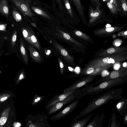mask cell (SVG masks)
I'll return each instance as SVG.
<instances>
[{"label":"cell","mask_w":127,"mask_h":127,"mask_svg":"<svg viewBox=\"0 0 127 127\" xmlns=\"http://www.w3.org/2000/svg\"><path fill=\"white\" fill-rule=\"evenodd\" d=\"M8 95H5L1 97L0 99V101L1 102L3 101L6 100L8 97Z\"/></svg>","instance_id":"34"},{"label":"cell","mask_w":127,"mask_h":127,"mask_svg":"<svg viewBox=\"0 0 127 127\" xmlns=\"http://www.w3.org/2000/svg\"><path fill=\"white\" fill-rule=\"evenodd\" d=\"M64 37L67 40L69 39L70 38V36L68 34L66 33H64L63 34Z\"/></svg>","instance_id":"37"},{"label":"cell","mask_w":127,"mask_h":127,"mask_svg":"<svg viewBox=\"0 0 127 127\" xmlns=\"http://www.w3.org/2000/svg\"><path fill=\"white\" fill-rule=\"evenodd\" d=\"M120 65L119 63H116L114 65L113 67L114 69L116 70H118L120 68Z\"/></svg>","instance_id":"32"},{"label":"cell","mask_w":127,"mask_h":127,"mask_svg":"<svg viewBox=\"0 0 127 127\" xmlns=\"http://www.w3.org/2000/svg\"><path fill=\"white\" fill-rule=\"evenodd\" d=\"M20 51L22 55L24 61L27 63V56L25 48L23 44V40L22 39H21L20 41Z\"/></svg>","instance_id":"18"},{"label":"cell","mask_w":127,"mask_h":127,"mask_svg":"<svg viewBox=\"0 0 127 127\" xmlns=\"http://www.w3.org/2000/svg\"><path fill=\"white\" fill-rule=\"evenodd\" d=\"M10 111V108H6L3 112L0 118V127H2L6 122Z\"/></svg>","instance_id":"13"},{"label":"cell","mask_w":127,"mask_h":127,"mask_svg":"<svg viewBox=\"0 0 127 127\" xmlns=\"http://www.w3.org/2000/svg\"><path fill=\"white\" fill-rule=\"evenodd\" d=\"M33 55L35 57H38L39 56L38 53L36 51H34L33 53Z\"/></svg>","instance_id":"41"},{"label":"cell","mask_w":127,"mask_h":127,"mask_svg":"<svg viewBox=\"0 0 127 127\" xmlns=\"http://www.w3.org/2000/svg\"><path fill=\"white\" fill-rule=\"evenodd\" d=\"M124 116V124L127 125V111L126 112Z\"/></svg>","instance_id":"36"},{"label":"cell","mask_w":127,"mask_h":127,"mask_svg":"<svg viewBox=\"0 0 127 127\" xmlns=\"http://www.w3.org/2000/svg\"><path fill=\"white\" fill-rule=\"evenodd\" d=\"M105 116L103 114L100 116L97 115L86 127H102Z\"/></svg>","instance_id":"10"},{"label":"cell","mask_w":127,"mask_h":127,"mask_svg":"<svg viewBox=\"0 0 127 127\" xmlns=\"http://www.w3.org/2000/svg\"><path fill=\"white\" fill-rule=\"evenodd\" d=\"M22 33L24 38H26L27 37L28 33L27 31L26 30L24 29H23Z\"/></svg>","instance_id":"29"},{"label":"cell","mask_w":127,"mask_h":127,"mask_svg":"<svg viewBox=\"0 0 127 127\" xmlns=\"http://www.w3.org/2000/svg\"><path fill=\"white\" fill-rule=\"evenodd\" d=\"M24 78V75L23 72L21 73L19 75L18 79L17 82H19L20 81Z\"/></svg>","instance_id":"31"},{"label":"cell","mask_w":127,"mask_h":127,"mask_svg":"<svg viewBox=\"0 0 127 127\" xmlns=\"http://www.w3.org/2000/svg\"><path fill=\"white\" fill-rule=\"evenodd\" d=\"M116 109L121 116H123L127 111V99L125 98H121L116 103Z\"/></svg>","instance_id":"9"},{"label":"cell","mask_w":127,"mask_h":127,"mask_svg":"<svg viewBox=\"0 0 127 127\" xmlns=\"http://www.w3.org/2000/svg\"><path fill=\"white\" fill-rule=\"evenodd\" d=\"M17 32L16 31H15L13 33L11 37V43L13 47L14 46L17 39Z\"/></svg>","instance_id":"22"},{"label":"cell","mask_w":127,"mask_h":127,"mask_svg":"<svg viewBox=\"0 0 127 127\" xmlns=\"http://www.w3.org/2000/svg\"><path fill=\"white\" fill-rule=\"evenodd\" d=\"M101 75L103 77H106L110 74V73L106 69L103 70L101 72Z\"/></svg>","instance_id":"25"},{"label":"cell","mask_w":127,"mask_h":127,"mask_svg":"<svg viewBox=\"0 0 127 127\" xmlns=\"http://www.w3.org/2000/svg\"><path fill=\"white\" fill-rule=\"evenodd\" d=\"M111 26V25L109 24H107L106 26V28H107L108 27H110Z\"/></svg>","instance_id":"47"},{"label":"cell","mask_w":127,"mask_h":127,"mask_svg":"<svg viewBox=\"0 0 127 127\" xmlns=\"http://www.w3.org/2000/svg\"><path fill=\"white\" fill-rule=\"evenodd\" d=\"M0 12L6 17H8L9 9L6 0H0Z\"/></svg>","instance_id":"12"},{"label":"cell","mask_w":127,"mask_h":127,"mask_svg":"<svg viewBox=\"0 0 127 127\" xmlns=\"http://www.w3.org/2000/svg\"><path fill=\"white\" fill-rule=\"evenodd\" d=\"M115 29V28L112 27H110L105 29V31L108 32H111L113 31Z\"/></svg>","instance_id":"28"},{"label":"cell","mask_w":127,"mask_h":127,"mask_svg":"<svg viewBox=\"0 0 127 127\" xmlns=\"http://www.w3.org/2000/svg\"><path fill=\"white\" fill-rule=\"evenodd\" d=\"M45 97L44 96H41L35 94L32 102V106H35L42 101Z\"/></svg>","instance_id":"16"},{"label":"cell","mask_w":127,"mask_h":127,"mask_svg":"<svg viewBox=\"0 0 127 127\" xmlns=\"http://www.w3.org/2000/svg\"><path fill=\"white\" fill-rule=\"evenodd\" d=\"M81 93V90L79 89H76L74 92L65 99L55 103L47 109L48 115H51L56 112L66 105L76 99H80L82 97Z\"/></svg>","instance_id":"3"},{"label":"cell","mask_w":127,"mask_h":127,"mask_svg":"<svg viewBox=\"0 0 127 127\" xmlns=\"http://www.w3.org/2000/svg\"><path fill=\"white\" fill-rule=\"evenodd\" d=\"M1 53L0 52V55H1Z\"/></svg>","instance_id":"51"},{"label":"cell","mask_w":127,"mask_h":127,"mask_svg":"<svg viewBox=\"0 0 127 127\" xmlns=\"http://www.w3.org/2000/svg\"><path fill=\"white\" fill-rule=\"evenodd\" d=\"M122 7L125 13L127 14V5L126 0H121Z\"/></svg>","instance_id":"23"},{"label":"cell","mask_w":127,"mask_h":127,"mask_svg":"<svg viewBox=\"0 0 127 127\" xmlns=\"http://www.w3.org/2000/svg\"><path fill=\"white\" fill-rule=\"evenodd\" d=\"M60 66L61 68H62L64 67V65L62 62L60 63Z\"/></svg>","instance_id":"43"},{"label":"cell","mask_w":127,"mask_h":127,"mask_svg":"<svg viewBox=\"0 0 127 127\" xmlns=\"http://www.w3.org/2000/svg\"><path fill=\"white\" fill-rule=\"evenodd\" d=\"M127 72L123 70L113 71L109 75L99 79L93 84V85L97 84L105 81L118 78L123 77L127 75Z\"/></svg>","instance_id":"7"},{"label":"cell","mask_w":127,"mask_h":127,"mask_svg":"<svg viewBox=\"0 0 127 127\" xmlns=\"http://www.w3.org/2000/svg\"><path fill=\"white\" fill-rule=\"evenodd\" d=\"M115 50L113 48H111L108 49L107 50V52L109 54H112L115 52Z\"/></svg>","instance_id":"30"},{"label":"cell","mask_w":127,"mask_h":127,"mask_svg":"<svg viewBox=\"0 0 127 127\" xmlns=\"http://www.w3.org/2000/svg\"><path fill=\"white\" fill-rule=\"evenodd\" d=\"M31 8L36 14L45 18H50L49 15L41 9L34 6H32Z\"/></svg>","instance_id":"15"},{"label":"cell","mask_w":127,"mask_h":127,"mask_svg":"<svg viewBox=\"0 0 127 127\" xmlns=\"http://www.w3.org/2000/svg\"><path fill=\"white\" fill-rule=\"evenodd\" d=\"M72 0L75 4L79 13L82 16H83V11L80 0Z\"/></svg>","instance_id":"17"},{"label":"cell","mask_w":127,"mask_h":127,"mask_svg":"<svg viewBox=\"0 0 127 127\" xmlns=\"http://www.w3.org/2000/svg\"><path fill=\"white\" fill-rule=\"evenodd\" d=\"M57 1L59 2V4H60V6H61V9H62V5H61V3H60V0H57Z\"/></svg>","instance_id":"49"},{"label":"cell","mask_w":127,"mask_h":127,"mask_svg":"<svg viewBox=\"0 0 127 127\" xmlns=\"http://www.w3.org/2000/svg\"><path fill=\"white\" fill-rule=\"evenodd\" d=\"M61 53L64 56H66L67 54V52L64 49H62L61 50Z\"/></svg>","instance_id":"35"},{"label":"cell","mask_w":127,"mask_h":127,"mask_svg":"<svg viewBox=\"0 0 127 127\" xmlns=\"http://www.w3.org/2000/svg\"><path fill=\"white\" fill-rule=\"evenodd\" d=\"M31 24L34 27H35L36 26V25L34 23H31Z\"/></svg>","instance_id":"48"},{"label":"cell","mask_w":127,"mask_h":127,"mask_svg":"<svg viewBox=\"0 0 127 127\" xmlns=\"http://www.w3.org/2000/svg\"><path fill=\"white\" fill-rule=\"evenodd\" d=\"M127 66V63L126 62L124 63L123 64V66L124 67H126Z\"/></svg>","instance_id":"44"},{"label":"cell","mask_w":127,"mask_h":127,"mask_svg":"<svg viewBox=\"0 0 127 127\" xmlns=\"http://www.w3.org/2000/svg\"><path fill=\"white\" fill-rule=\"evenodd\" d=\"M51 51L50 50H48L47 52L46 53V54L47 55H49Z\"/></svg>","instance_id":"46"},{"label":"cell","mask_w":127,"mask_h":127,"mask_svg":"<svg viewBox=\"0 0 127 127\" xmlns=\"http://www.w3.org/2000/svg\"><path fill=\"white\" fill-rule=\"evenodd\" d=\"M68 68L69 70L70 71H73V69L72 68L70 67H68Z\"/></svg>","instance_id":"45"},{"label":"cell","mask_w":127,"mask_h":127,"mask_svg":"<svg viewBox=\"0 0 127 127\" xmlns=\"http://www.w3.org/2000/svg\"><path fill=\"white\" fill-rule=\"evenodd\" d=\"M110 2L112 3L115 7L119 10V7L117 0H109Z\"/></svg>","instance_id":"26"},{"label":"cell","mask_w":127,"mask_h":127,"mask_svg":"<svg viewBox=\"0 0 127 127\" xmlns=\"http://www.w3.org/2000/svg\"><path fill=\"white\" fill-rule=\"evenodd\" d=\"M99 13L98 12H92L90 14V17L92 18V20L95 19L96 18L98 17L99 15Z\"/></svg>","instance_id":"24"},{"label":"cell","mask_w":127,"mask_h":127,"mask_svg":"<svg viewBox=\"0 0 127 127\" xmlns=\"http://www.w3.org/2000/svg\"><path fill=\"white\" fill-rule=\"evenodd\" d=\"M12 14L14 18L17 22L21 21L22 20V17L20 14L17 11L14 10L12 11Z\"/></svg>","instance_id":"21"},{"label":"cell","mask_w":127,"mask_h":127,"mask_svg":"<svg viewBox=\"0 0 127 127\" xmlns=\"http://www.w3.org/2000/svg\"><path fill=\"white\" fill-rule=\"evenodd\" d=\"M122 78H118L103 82L97 86L93 87V83L86 85L81 91L82 97L88 94L93 95L107 90L125 82Z\"/></svg>","instance_id":"2"},{"label":"cell","mask_w":127,"mask_h":127,"mask_svg":"<svg viewBox=\"0 0 127 127\" xmlns=\"http://www.w3.org/2000/svg\"><path fill=\"white\" fill-rule=\"evenodd\" d=\"M93 113H91L82 120L78 121H73L70 127H84L88 123L92 116Z\"/></svg>","instance_id":"11"},{"label":"cell","mask_w":127,"mask_h":127,"mask_svg":"<svg viewBox=\"0 0 127 127\" xmlns=\"http://www.w3.org/2000/svg\"><path fill=\"white\" fill-rule=\"evenodd\" d=\"M120 123L117 120L116 115L115 113H113L109 121L108 127H119Z\"/></svg>","instance_id":"14"},{"label":"cell","mask_w":127,"mask_h":127,"mask_svg":"<svg viewBox=\"0 0 127 127\" xmlns=\"http://www.w3.org/2000/svg\"><path fill=\"white\" fill-rule=\"evenodd\" d=\"M1 73V71L0 70V73Z\"/></svg>","instance_id":"52"},{"label":"cell","mask_w":127,"mask_h":127,"mask_svg":"<svg viewBox=\"0 0 127 127\" xmlns=\"http://www.w3.org/2000/svg\"><path fill=\"white\" fill-rule=\"evenodd\" d=\"M75 71L78 73H79L80 72V69L79 67H76L75 69Z\"/></svg>","instance_id":"42"},{"label":"cell","mask_w":127,"mask_h":127,"mask_svg":"<svg viewBox=\"0 0 127 127\" xmlns=\"http://www.w3.org/2000/svg\"><path fill=\"white\" fill-rule=\"evenodd\" d=\"M6 24H0V30L5 31H6Z\"/></svg>","instance_id":"27"},{"label":"cell","mask_w":127,"mask_h":127,"mask_svg":"<svg viewBox=\"0 0 127 127\" xmlns=\"http://www.w3.org/2000/svg\"><path fill=\"white\" fill-rule=\"evenodd\" d=\"M75 34L78 36H80L82 35V33L80 31H78L75 32Z\"/></svg>","instance_id":"40"},{"label":"cell","mask_w":127,"mask_h":127,"mask_svg":"<svg viewBox=\"0 0 127 127\" xmlns=\"http://www.w3.org/2000/svg\"><path fill=\"white\" fill-rule=\"evenodd\" d=\"M77 98L66 107L57 114L51 117V119L56 121L61 119L71 113L77 106L80 100Z\"/></svg>","instance_id":"4"},{"label":"cell","mask_w":127,"mask_h":127,"mask_svg":"<svg viewBox=\"0 0 127 127\" xmlns=\"http://www.w3.org/2000/svg\"><path fill=\"white\" fill-rule=\"evenodd\" d=\"M76 90H72L68 92H63L62 93L55 96L47 103L45 109H48L55 103L63 100L74 92Z\"/></svg>","instance_id":"8"},{"label":"cell","mask_w":127,"mask_h":127,"mask_svg":"<svg viewBox=\"0 0 127 127\" xmlns=\"http://www.w3.org/2000/svg\"><path fill=\"white\" fill-rule=\"evenodd\" d=\"M89 75L76 81L69 87L64 89L63 92L78 89L79 88L86 85L95 79V77L93 76Z\"/></svg>","instance_id":"5"},{"label":"cell","mask_w":127,"mask_h":127,"mask_svg":"<svg viewBox=\"0 0 127 127\" xmlns=\"http://www.w3.org/2000/svg\"><path fill=\"white\" fill-rule=\"evenodd\" d=\"M121 43V40H120L117 39L115 41V45L117 46H120Z\"/></svg>","instance_id":"33"},{"label":"cell","mask_w":127,"mask_h":127,"mask_svg":"<svg viewBox=\"0 0 127 127\" xmlns=\"http://www.w3.org/2000/svg\"><path fill=\"white\" fill-rule=\"evenodd\" d=\"M14 126L15 127H18L20 126L21 124L19 122H15L13 124Z\"/></svg>","instance_id":"39"},{"label":"cell","mask_w":127,"mask_h":127,"mask_svg":"<svg viewBox=\"0 0 127 127\" xmlns=\"http://www.w3.org/2000/svg\"><path fill=\"white\" fill-rule=\"evenodd\" d=\"M63 1L66 8L69 14L71 17H73L72 12L68 0H63Z\"/></svg>","instance_id":"20"},{"label":"cell","mask_w":127,"mask_h":127,"mask_svg":"<svg viewBox=\"0 0 127 127\" xmlns=\"http://www.w3.org/2000/svg\"><path fill=\"white\" fill-rule=\"evenodd\" d=\"M16 6L25 15L32 17L33 14L30 7L28 0H11Z\"/></svg>","instance_id":"6"},{"label":"cell","mask_w":127,"mask_h":127,"mask_svg":"<svg viewBox=\"0 0 127 127\" xmlns=\"http://www.w3.org/2000/svg\"><path fill=\"white\" fill-rule=\"evenodd\" d=\"M123 91L121 88L111 89L97 97L91 101L87 106L73 120H76L90 113L100 106L111 100L121 98Z\"/></svg>","instance_id":"1"},{"label":"cell","mask_w":127,"mask_h":127,"mask_svg":"<svg viewBox=\"0 0 127 127\" xmlns=\"http://www.w3.org/2000/svg\"><path fill=\"white\" fill-rule=\"evenodd\" d=\"M107 4L111 12L113 14H116L118 12V9L109 0L107 1Z\"/></svg>","instance_id":"19"},{"label":"cell","mask_w":127,"mask_h":127,"mask_svg":"<svg viewBox=\"0 0 127 127\" xmlns=\"http://www.w3.org/2000/svg\"><path fill=\"white\" fill-rule=\"evenodd\" d=\"M31 40L33 43H35L37 41V39L34 35H32L31 37Z\"/></svg>","instance_id":"38"},{"label":"cell","mask_w":127,"mask_h":127,"mask_svg":"<svg viewBox=\"0 0 127 127\" xmlns=\"http://www.w3.org/2000/svg\"><path fill=\"white\" fill-rule=\"evenodd\" d=\"M124 33L125 35H127V31H126L124 32Z\"/></svg>","instance_id":"50"}]
</instances>
